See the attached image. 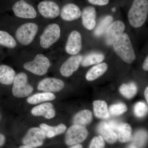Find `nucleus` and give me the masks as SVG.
<instances>
[{"instance_id":"2f4dec72","label":"nucleus","mask_w":148,"mask_h":148,"mask_svg":"<svg viewBox=\"0 0 148 148\" xmlns=\"http://www.w3.org/2000/svg\"><path fill=\"white\" fill-rule=\"evenodd\" d=\"M105 141L102 136L94 137L91 140L89 148H104Z\"/></svg>"},{"instance_id":"79ce46f5","label":"nucleus","mask_w":148,"mask_h":148,"mask_svg":"<svg viewBox=\"0 0 148 148\" xmlns=\"http://www.w3.org/2000/svg\"><path fill=\"white\" fill-rule=\"evenodd\" d=\"M112 10L113 11H115L116 10L115 8H112Z\"/></svg>"},{"instance_id":"9b49d317","label":"nucleus","mask_w":148,"mask_h":148,"mask_svg":"<svg viewBox=\"0 0 148 148\" xmlns=\"http://www.w3.org/2000/svg\"><path fill=\"white\" fill-rule=\"evenodd\" d=\"M82 47V38L80 33L73 31L71 32L66 43V51L70 55H75Z\"/></svg>"},{"instance_id":"58836bf2","label":"nucleus","mask_w":148,"mask_h":148,"mask_svg":"<svg viewBox=\"0 0 148 148\" xmlns=\"http://www.w3.org/2000/svg\"><path fill=\"white\" fill-rule=\"evenodd\" d=\"M70 148H83V147L81 145L77 144V145H74Z\"/></svg>"},{"instance_id":"0eeeda50","label":"nucleus","mask_w":148,"mask_h":148,"mask_svg":"<svg viewBox=\"0 0 148 148\" xmlns=\"http://www.w3.org/2000/svg\"><path fill=\"white\" fill-rule=\"evenodd\" d=\"M88 131L84 126L74 125L69 127L66 132L65 143L69 146L82 143L88 136Z\"/></svg>"},{"instance_id":"c85d7f7f","label":"nucleus","mask_w":148,"mask_h":148,"mask_svg":"<svg viewBox=\"0 0 148 148\" xmlns=\"http://www.w3.org/2000/svg\"><path fill=\"white\" fill-rule=\"evenodd\" d=\"M0 45L9 48H14L16 46V42L13 37L8 32L0 31Z\"/></svg>"},{"instance_id":"e433bc0d","label":"nucleus","mask_w":148,"mask_h":148,"mask_svg":"<svg viewBox=\"0 0 148 148\" xmlns=\"http://www.w3.org/2000/svg\"><path fill=\"white\" fill-rule=\"evenodd\" d=\"M143 70L145 71H148V56L146 57L145 60L144 61L143 65Z\"/></svg>"},{"instance_id":"4468645a","label":"nucleus","mask_w":148,"mask_h":148,"mask_svg":"<svg viewBox=\"0 0 148 148\" xmlns=\"http://www.w3.org/2000/svg\"><path fill=\"white\" fill-rule=\"evenodd\" d=\"M38 9L40 14L47 18H55L60 13L59 6L56 3L52 1L41 2L38 5Z\"/></svg>"},{"instance_id":"a211bd4d","label":"nucleus","mask_w":148,"mask_h":148,"mask_svg":"<svg viewBox=\"0 0 148 148\" xmlns=\"http://www.w3.org/2000/svg\"><path fill=\"white\" fill-rule=\"evenodd\" d=\"M98 131L108 143L112 144L116 143L117 140V135L111 129L107 123H101L98 126Z\"/></svg>"},{"instance_id":"473e14b6","label":"nucleus","mask_w":148,"mask_h":148,"mask_svg":"<svg viewBox=\"0 0 148 148\" xmlns=\"http://www.w3.org/2000/svg\"><path fill=\"white\" fill-rule=\"evenodd\" d=\"M146 137L147 135L145 132L144 131H140V132L136 133L135 135L134 144L133 145L136 146L137 148L138 147H140V146H143L145 141Z\"/></svg>"},{"instance_id":"6ab92c4d","label":"nucleus","mask_w":148,"mask_h":148,"mask_svg":"<svg viewBox=\"0 0 148 148\" xmlns=\"http://www.w3.org/2000/svg\"><path fill=\"white\" fill-rule=\"evenodd\" d=\"M16 73L12 68L5 65L0 66V83L10 85L13 83Z\"/></svg>"},{"instance_id":"20e7f679","label":"nucleus","mask_w":148,"mask_h":148,"mask_svg":"<svg viewBox=\"0 0 148 148\" xmlns=\"http://www.w3.org/2000/svg\"><path fill=\"white\" fill-rule=\"evenodd\" d=\"M38 27L34 23H27L18 27L15 36L17 41L24 45H28L34 40L38 33Z\"/></svg>"},{"instance_id":"2eb2a0df","label":"nucleus","mask_w":148,"mask_h":148,"mask_svg":"<svg viewBox=\"0 0 148 148\" xmlns=\"http://www.w3.org/2000/svg\"><path fill=\"white\" fill-rule=\"evenodd\" d=\"M96 11L93 7L88 6L84 9L82 12V24L85 28L92 30L96 25Z\"/></svg>"},{"instance_id":"c9c22d12","label":"nucleus","mask_w":148,"mask_h":148,"mask_svg":"<svg viewBox=\"0 0 148 148\" xmlns=\"http://www.w3.org/2000/svg\"><path fill=\"white\" fill-rule=\"evenodd\" d=\"M6 138L4 135L0 133V147L3 145L5 143Z\"/></svg>"},{"instance_id":"393cba45","label":"nucleus","mask_w":148,"mask_h":148,"mask_svg":"<svg viewBox=\"0 0 148 148\" xmlns=\"http://www.w3.org/2000/svg\"><path fill=\"white\" fill-rule=\"evenodd\" d=\"M55 98V95L52 92H41L30 96L27 98V101L29 104L34 105L43 102L52 101Z\"/></svg>"},{"instance_id":"f8f14e48","label":"nucleus","mask_w":148,"mask_h":148,"mask_svg":"<svg viewBox=\"0 0 148 148\" xmlns=\"http://www.w3.org/2000/svg\"><path fill=\"white\" fill-rule=\"evenodd\" d=\"M125 29V25L122 21L117 20L113 22L106 32V44L108 45H112L115 40L123 33Z\"/></svg>"},{"instance_id":"ea45409f","label":"nucleus","mask_w":148,"mask_h":148,"mask_svg":"<svg viewBox=\"0 0 148 148\" xmlns=\"http://www.w3.org/2000/svg\"><path fill=\"white\" fill-rule=\"evenodd\" d=\"M19 148H32V147H29V146L26 145L21 146V147H19Z\"/></svg>"},{"instance_id":"4c0bfd02","label":"nucleus","mask_w":148,"mask_h":148,"mask_svg":"<svg viewBox=\"0 0 148 148\" xmlns=\"http://www.w3.org/2000/svg\"><path fill=\"white\" fill-rule=\"evenodd\" d=\"M148 87L146 88L145 90V98H146V101L147 103H148Z\"/></svg>"},{"instance_id":"bb28decb","label":"nucleus","mask_w":148,"mask_h":148,"mask_svg":"<svg viewBox=\"0 0 148 148\" xmlns=\"http://www.w3.org/2000/svg\"><path fill=\"white\" fill-rule=\"evenodd\" d=\"M114 18L111 15H107L105 16L100 21L98 26L94 31V34L96 36H100L104 33H106V30L110 25L113 22Z\"/></svg>"},{"instance_id":"5701e85b","label":"nucleus","mask_w":148,"mask_h":148,"mask_svg":"<svg viewBox=\"0 0 148 148\" xmlns=\"http://www.w3.org/2000/svg\"><path fill=\"white\" fill-rule=\"evenodd\" d=\"M132 127L128 123H121L118 131V139L121 143H127L133 140Z\"/></svg>"},{"instance_id":"39448f33","label":"nucleus","mask_w":148,"mask_h":148,"mask_svg":"<svg viewBox=\"0 0 148 148\" xmlns=\"http://www.w3.org/2000/svg\"><path fill=\"white\" fill-rule=\"evenodd\" d=\"M50 66L48 58L43 54H38L33 61L25 63L24 68L35 75L42 76L47 73Z\"/></svg>"},{"instance_id":"412c9836","label":"nucleus","mask_w":148,"mask_h":148,"mask_svg":"<svg viewBox=\"0 0 148 148\" xmlns=\"http://www.w3.org/2000/svg\"><path fill=\"white\" fill-rule=\"evenodd\" d=\"M92 120V113L89 110H84L76 114L73 119L74 125L84 126L89 124Z\"/></svg>"},{"instance_id":"f704fd0d","label":"nucleus","mask_w":148,"mask_h":148,"mask_svg":"<svg viewBox=\"0 0 148 148\" xmlns=\"http://www.w3.org/2000/svg\"><path fill=\"white\" fill-rule=\"evenodd\" d=\"M92 4L100 6L106 5L109 2V0H88Z\"/></svg>"},{"instance_id":"a19ab883","label":"nucleus","mask_w":148,"mask_h":148,"mask_svg":"<svg viewBox=\"0 0 148 148\" xmlns=\"http://www.w3.org/2000/svg\"><path fill=\"white\" fill-rule=\"evenodd\" d=\"M127 148H138L137 147H136L135 145H131L129 146Z\"/></svg>"},{"instance_id":"9d476101","label":"nucleus","mask_w":148,"mask_h":148,"mask_svg":"<svg viewBox=\"0 0 148 148\" xmlns=\"http://www.w3.org/2000/svg\"><path fill=\"white\" fill-rule=\"evenodd\" d=\"M65 86L63 81L55 78H46L42 80L38 86V90L46 92H56L62 90Z\"/></svg>"},{"instance_id":"423d86ee","label":"nucleus","mask_w":148,"mask_h":148,"mask_svg":"<svg viewBox=\"0 0 148 148\" xmlns=\"http://www.w3.org/2000/svg\"><path fill=\"white\" fill-rule=\"evenodd\" d=\"M61 36V29L58 24L48 25L40 36V45L44 49L49 48L56 42Z\"/></svg>"},{"instance_id":"4be33fe9","label":"nucleus","mask_w":148,"mask_h":148,"mask_svg":"<svg viewBox=\"0 0 148 148\" xmlns=\"http://www.w3.org/2000/svg\"><path fill=\"white\" fill-rule=\"evenodd\" d=\"M40 128L42 129L48 138H52L56 135L62 134L66 131L67 127L64 124H60L56 126H51L42 123L40 125Z\"/></svg>"},{"instance_id":"72a5a7b5","label":"nucleus","mask_w":148,"mask_h":148,"mask_svg":"<svg viewBox=\"0 0 148 148\" xmlns=\"http://www.w3.org/2000/svg\"><path fill=\"white\" fill-rule=\"evenodd\" d=\"M107 123L108 125L110 127L111 129L116 134H117L120 125L121 123H119L117 121H110Z\"/></svg>"},{"instance_id":"dca6fc26","label":"nucleus","mask_w":148,"mask_h":148,"mask_svg":"<svg viewBox=\"0 0 148 148\" xmlns=\"http://www.w3.org/2000/svg\"><path fill=\"white\" fill-rule=\"evenodd\" d=\"M82 12L77 5L75 4L68 3L64 5L61 10V16L63 20L72 21L79 18Z\"/></svg>"},{"instance_id":"c756f323","label":"nucleus","mask_w":148,"mask_h":148,"mask_svg":"<svg viewBox=\"0 0 148 148\" xmlns=\"http://www.w3.org/2000/svg\"><path fill=\"white\" fill-rule=\"evenodd\" d=\"M127 107L123 103L114 104L110 107L109 112L113 116H119L125 113L127 111Z\"/></svg>"},{"instance_id":"f257e3e1","label":"nucleus","mask_w":148,"mask_h":148,"mask_svg":"<svg viewBox=\"0 0 148 148\" xmlns=\"http://www.w3.org/2000/svg\"><path fill=\"white\" fill-rule=\"evenodd\" d=\"M113 44L115 53L125 63L131 64L136 59L131 40L126 33H123L118 37Z\"/></svg>"},{"instance_id":"7ed1b4c3","label":"nucleus","mask_w":148,"mask_h":148,"mask_svg":"<svg viewBox=\"0 0 148 148\" xmlns=\"http://www.w3.org/2000/svg\"><path fill=\"white\" fill-rule=\"evenodd\" d=\"M12 92L14 96L17 98H24L30 95L34 88L28 83V77L24 73L17 74L13 83Z\"/></svg>"},{"instance_id":"cd10ccee","label":"nucleus","mask_w":148,"mask_h":148,"mask_svg":"<svg viewBox=\"0 0 148 148\" xmlns=\"http://www.w3.org/2000/svg\"><path fill=\"white\" fill-rule=\"evenodd\" d=\"M138 91V88L134 82L128 84H123L119 88V91L122 95L125 98L130 99L136 95Z\"/></svg>"},{"instance_id":"f03ea898","label":"nucleus","mask_w":148,"mask_h":148,"mask_svg":"<svg viewBox=\"0 0 148 148\" xmlns=\"http://www.w3.org/2000/svg\"><path fill=\"white\" fill-rule=\"evenodd\" d=\"M148 14V0H134L128 14L130 24L134 28L145 24Z\"/></svg>"},{"instance_id":"aec40b11","label":"nucleus","mask_w":148,"mask_h":148,"mask_svg":"<svg viewBox=\"0 0 148 148\" xmlns=\"http://www.w3.org/2000/svg\"><path fill=\"white\" fill-rule=\"evenodd\" d=\"M108 69V65L106 63L97 64L87 72L86 76V79L88 81L95 80L105 73Z\"/></svg>"},{"instance_id":"1a4fd4ad","label":"nucleus","mask_w":148,"mask_h":148,"mask_svg":"<svg viewBox=\"0 0 148 148\" xmlns=\"http://www.w3.org/2000/svg\"><path fill=\"white\" fill-rule=\"evenodd\" d=\"M14 14L19 18H34L36 16L37 12L31 5L24 0H20L12 6Z\"/></svg>"},{"instance_id":"a878e982","label":"nucleus","mask_w":148,"mask_h":148,"mask_svg":"<svg viewBox=\"0 0 148 148\" xmlns=\"http://www.w3.org/2000/svg\"><path fill=\"white\" fill-rule=\"evenodd\" d=\"M105 59V56L102 53H93L88 54L84 58H83L81 62L82 66L86 67L101 63Z\"/></svg>"},{"instance_id":"6e6552de","label":"nucleus","mask_w":148,"mask_h":148,"mask_svg":"<svg viewBox=\"0 0 148 148\" xmlns=\"http://www.w3.org/2000/svg\"><path fill=\"white\" fill-rule=\"evenodd\" d=\"M46 135L40 127H34L30 128L22 140L24 145L32 148H36L42 146L45 140Z\"/></svg>"},{"instance_id":"b1692460","label":"nucleus","mask_w":148,"mask_h":148,"mask_svg":"<svg viewBox=\"0 0 148 148\" xmlns=\"http://www.w3.org/2000/svg\"><path fill=\"white\" fill-rule=\"evenodd\" d=\"M93 107L94 114L98 118L106 119L110 117L108 106L105 101H94Z\"/></svg>"},{"instance_id":"37998d69","label":"nucleus","mask_w":148,"mask_h":148,"mask_svg":"<svg viewBox=\"0 0 148 148\" xmlns=\"http://www.w3.org/2000/svg\"><path fill=\"white\" fill-rule=\"evenodd\" d=\"M0 120H1V114H0Z\"/></svg>"},{"instance_id":"ddd939ff","label":"nucleus","mask_w":148,"mask_h":148,"mask_svg":"<svg viewBox=\"0 0 148 148\" xmlns=\"http://www.w3.org/2000/svg\"><path fill=\"white\" fill-rule=\"evenodd\" d=\"M82 59L83 56L81 55L71 56L61 66L60 69L61 75L67 77L71 76L79 69Z\"/></svg>"},{"instance_id":"7c9ffc66","label":"nucleus","mask_w":148,"mask_h":148,"mask_svg":"<svg viewBox=\"0 0 148 148\" xmlns=\"http://www.w3.org/2000/svg\"><path fill=\"white\" fill-rule=\"evenodd\" d=\"M134 113L138 117H143L147 114L148 107L145 103L138 102L134 106Z\"/></svg>"},{"instance_id":"f3484780","label":"nucleus","mask_w":148,"mask_h":148,"mask_svg":"<svg viewBox=\"0 0 148 148\" xmlns=\"http://www.w3.org/2000/svg\"><path fill=\"white\" fill-rule=\"evenodd\" d=\"M31 113L35 116H43L47 119L55 116L56 112L53 105L50 103H42L33 108Z\"/></svg>"}]
</instances>
